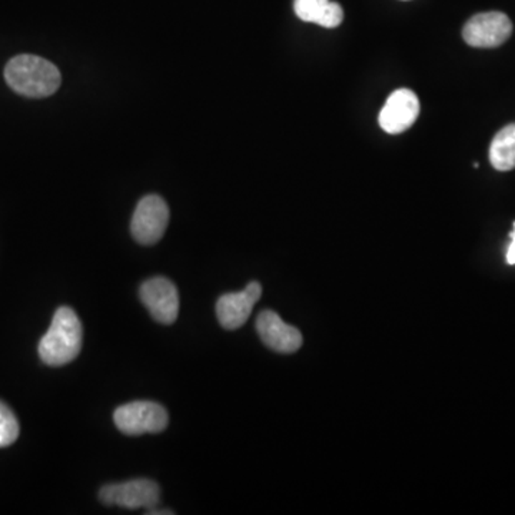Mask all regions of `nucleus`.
<instances>
[{
    "label": "nucleus",
    "instance_id": "obj_1",
    "mask_svg": "<svg viewBox=\"0 0 515 515\" xmlns=\"http://www.w3.org/2000/svg\"><path fill=\"white\" fill-rule=\"evenodd\" d=\"M5 79L16 94L26 98H46L59 89V69L49 60L35 55H19L7 62Z\"/></svg>",
    "mask_w": 515,
    "mask_h": 515
},
{
    "label": "nucleus",
    "instance_id": "obj_2",
    "mask_svg": "<svg viewBox=\"0 0 515 515\" xmlns=\"http://www.w3.org/2000/svg\"><path fill=\"white\" fill-rule=\"evenodd\" d=\"M82 348V324L74 309L62 306L55 313L49 331L40 339L39 356L46 366L72 363Z\"/></svg>",
    "mask_w": 515,
    "mask_h": 515
},
{
    "label": "nucleus",
    "instance_id": "obj_3",
    "mask_svg": "<svg viewBox=\"0 0 515 515\" xmlns=\"http://www.w3.org/2000/svg\"><path fill=\"white\" fill-rule=\"evenodd\" d=\"M115 424L127 436L158 434L167 428V409L152 401H135L125 404L115 411Z\"/></svg>",
    "mask_w": 515,
    "mask_h": 515
},
{
    "label": "nucleus",
    "instance_id": "obj_4",
    "mask_svg": "<svg viewBox=\"0 0 515 515\" xmlns=\"http://www.w3.org/2000/svg\"><path fill=\"white\" fill-rule=\"evenodd\" d=\"M170 223V208L158 195H148L138 203L130 222V232L137 242L153 245L162 240Z\"/></svg>",
    "mask_w": 515,
    "mask_h": 515
},
{
    "label": "nucleus",
    "instance_id": "obj_5",
    "mask_svg": "<svg viewBox=\"0 0 515 515\" xmlns=\"http://www.w3.org/2000/svg\"><path fill=\"white\" fill-rule=\"evenodd\" d=\"M160 489L152 479H139L120 484L105 486L99 499L107 506L122 507L128 510H152L160 501Z\"/></svg>",
    "mask_w": 515,
    "mask_h": 515
},
{
    "label": "nucleus",
    "instance_id": "obj_6",
    "mask_svg": "<svg viewBox=\"0 0 515 515\" xmlns=\"http://www.w3.org/2000/svg\"><path fill=\"white\" fill-rule=\"evenodd\" d=\"M512 34L510 17L502 12H486L472 16L462 29V37L472 47H499Z\"/></svg>",
    "mask_w": 515,
    "mask_h": 515
},
{
    "label": "nucleus",
    "instance_id": "obj_7",
    "mask_svg": "<svg viewBox=\"0 0 515 515\" xmlns=\"http://www.w3.org/2000/svg\"><path fill=\"white\" fill-rule=\"evenodd\" d=\"M140 300L147 306L150 315L163 325L175 323L180 314V295L177 286L167 278L157 276L145 281L140 286Z\"/></svg>",
    "mask_w": 515,
    "mask_h": 515
},
{
    "label": "nucleus",
    "instance_id": "obj_8",
    "mask_svg": "<svg viewBox=\"0 0 515 515\" xmlns=\"http://www.w3.org/2000/svg\"><path fill=\"white\" fill-rule=\"evenodd\" d=\"M419 115V100L409 89H398L389 95L379 113V125L391 135L406 132Z\"/></svg>",
    "mask_w": 515,
    "mask_h": 515
},
{
    "label": "nucleus",
    "instance_id": "obj_9",
    "mask_svg": "<svg viewBox=\"0 0 515 515\" xmlns=\"http://www.w3.org/2000/svg\"><path fill=\"white\" fill-rule=\"evenodd\" d=\"M263 295V286L258 283H248L241 293L225 294L216 304V315L225 329H238L250 318L253 305Z\"/></svg>",
    "mask_w": 515,
    "mask_h": 515
},
{
    "label": "nucleus",
    "instance_id": "obj_10",
    "mask_svg": "<svg viewBox=\"0 0 515 515\" xmlns=\"http://www.w3.org/2000/svg\"><path fill=\"white\" fill-rule=\"evenodd\" d=\"M256 331L263 343L276 353L293 354L303 345V335L295 326L283 323L273 311H263L256 319Z\"/></svg>",
    "mask_w": 515,
    "mask_h": 515
},
{
    "label": "nucleus",
    "instance_id": "obj_11",
    "mask_svg": "<svg viewBox=\"0 0 515 515\" xmlns=\"http://www.w3.org/2000/svg\"><path fill=\"white\" fill-rule=\"evenodd\" d=\"M489 162L501 172H509L515 168V123L502 128L492 139L489 147Z\"/></svg>",
    "mask_w": 515,
    "mask_h": 515
},
{
    "label": "nucleus",
    "instance_id": "obj_12",
    "mask_svg": "<svg viewBox=\"0 0 515 515\" xmlns=\"http://www.w3.org/2000/svg\"><path fill=\"white\" fill-rule=\"evenodd\" d=\"M19 422L6 404L0 403V448L9 447L19 437Z\"/></svg>",
    "mask_w": 515,
    "mask_h": 515
},
{
    "label": "nucleus",
    "instance_id": "obj_13",
    "mask_svg": "<svg viewBox=\"0 0 515 515\" xmlns=\"http://www.w3.org/2000/svg\"><path fill=\"white\" fill-rule=\"evenodd\" d=\"M331 0H295L294 9L296 16L309 24H319Z\"/></svg>",
    "mask_w": 515,
    "mask_h": 515
},
{
    "label": "nucleus",
    "instance_id": "obj_14",
    "mask_svg": "<svg viewBox=\"0 0 515 515\" xmlns=\"http://www.w3.org/2000/svg\"><path fill=\"white\" fill-rule=\"evenodd\" d=\"M510 236H511V243H510L509 250H507L506 258L510 265H515V222L514 231L510 233Z\"/></svg>",
    "mask_w": 515,
    "mask_h": 515
}]
</instances>
